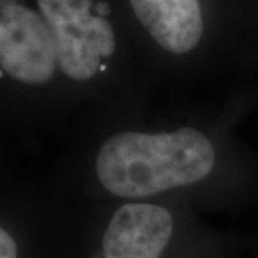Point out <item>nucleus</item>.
Listing matches in <instances>:
<instances>
[{
    "label": "nucleus",
    "mask_w": 258,
    "mask_h": 258,
    "mask_svg": "<svg viewBox=\"0 0 258 258\" xmlns=\"http://www.w3.org/2000/svg\"><path fill=\"white\" fill-rule=\"evenodd\" d=\"M211 141L194 128L164 134L120 132L96 158L101 184L122 198H142L195 184L214 168Z\"/></svg>",
    "instance_id": "nucleus-1"
},
{
    "label": "nucleus",
    "mask_w": 258,
    "mask_h": 258,
    "mask_svg": "<svg viewBox=\"0 0 258 258\" xmlns=\"http://www.w3.org/2000/svg\"><path fill=\"white\" fill-rule=\"evenodd\" d=\"M57 63L55 42L43 16L16 2L2 3L0 64L13 79L46 83Z\"/></svg>",
    "instance_id": "nucleus-3"
},
{
    "label": "nucleus",
    "mask_w": 258,
    "mask_h": 258,
    "mask_svg": "<svg viewBox=\"0 0 258 258\" xmlns=\"http://www.w3.org/2000/svg\"><path fill=\"white\" fill-rule=\"evenodd\" d=\"M142 26L168 52L182 55L203 36L198 0H129Z\"/></svg>",
    "instance_id": "nucleus-5"
},
{
    "label": "nucleus",
    "mask_w": 258,
    "mask_h": 258,
    "mask_svg": "<svg viewBox=\"0 0 258 258\" xmlns=\"http://www.w3.org/2000/svg\"><path fill=\"white\" fill-rule=\"evenodd\" d=\"M174 220L165 208L126 204L113 214L103 235V258H161Z\"/></svg>",
    "instance_id": "nucleus-4"
},
{
    "label": "nucleus",
    "mask_w": 258,
    "mask_h": 258,
    "mask_svg": "<svg viewBox=\"0 0 258 258\" xmlns=\"http://www.w3.org/2000/svg\"><path fill=\"white\" fill-rule=\"evenodd\" d=\"M0 258H18V247L8 231H0Z\"/></svg>",
    "instance_id": "nucleus-6"
},
{
    "label": "nucleus",
    "mask_w": 258,
    "mask_h": 258,
    "mask_svg": "<svg viewBox=\"0 0 258 258\" xmlns=\"http://www.w3.org/2000/svg\"><path fill=\"white\" fill-rule=\"evenodd\" d=\"M55 42L60 71L75 81H88L115 50L111 23L91 13L92 0H37Z\"/></svg>",
    "instance_id": "nucleus-2"
},
{
    "label": "nucleus",
    "mask_w": 258,
    "mask_h": 258,
    "mask_svg": "<svg viewBox=\"0 0 258 258\" xmlns=\"http://www.w3.org/2000/svg\"><path fill=\"white\" fill-rule=\"evenodd\" d=\"M98 12H99L101 15H106V13H109V6H108L106 3H99V5H98Z\"/></svg>",
    "instance_id": "nucleus-7"
}]
</instances>
